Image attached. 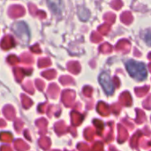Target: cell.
<instances>
[{"label":"cell","mask_w":151,"mask_h":151,"mask_svg":"<svg viewBox=\"0 0 151 151\" xmlns=\"http://www.w3.org/2000/svg\"><path fill=\"white\" fill-rule=\"evenodd\" d=\"M48 5L54 14L59 15L63 10L62 0H47Z\"/></svg>","instance_id":"obj_4"},{"label":"cell","mask_w":151,"mask_h":151,"mask_svg":"<svg viewBox=\"0 0 151 151\" xmlns=\"http://www.w3.org/2000/svg\"><path fill=\"white\" fill-rule=\"evenodd\" d=\"M104 49H106V50H105V53H107L108 51H111V47L110 46V44H107V43H105V44H104V46H101V47H100V50H104Z\"/></svg>","instance_id":"obj_7"},{"label":"cell","mask_w":151,"mask_h":151,"mask_svg":"<svg viewBox=\"0 0 151 151\" xmlns=\"http://www.w3.org/2000/svg\"><path fill=\"white\" fill-rule=\"evenodd\" d=\"M99 82L102 85L104 92L107 95H112L114 92V87L113 83L111 80L110 74L107 72H103L101 75L99 76Z\"/></svg>","instance_id":"obj_3"},{"label":"cell","mask_w":151,"mask_h":151,"mask_svg":"<svg viewBox=\"0 0 151 151\" xmlns=\"http://www.w3.org/2000/svg\"><path fill=\"white\" fill-rule=\"evenodd\" d=\"M144 41L146 42V43L148 45H151V32L150 31H146L144 33V36H143Z\"/></svg>","instance_id":"obj_6"},{"label":"cell","mask_w":151,"mask_h":151,"mask_svg":"<svg viewBox=\"0 0 151 151\" xmlns=\"http://www.w3.org/2000/svg\"><path fill=\"white\" fill-rule=\"evenodd\" d=\"M12 30L23 43L26 44L29 42L30 34H29L28 27L25 22H16L12 26Z\"/></svg>","instance_id":"obj_2"},{"label":"cell","mask_w":151,"mask_h":151,"mask_svg":"<svg viewBox=\"0 0 151 151\" xmlns=\"http://www.w3.org/2000/svg\"><path fill=\"white\" fill-rule=\"evenodd\" d=\"M78 14L80 16V19L81 20H83V21H86L87 19H88V18L90 16V12L87 9H85L83 7L80 8L79 12H78Z\"/></svg>","instance_id":"obj_5"},{"label":"cell","mask_w":151,"mask_h":151,"mask_svg":"<svg viewBox=\"0 0 151 151\" xmlns=\"http://www.w3.org/2000/svg\"><path fill=\"white\" fill-rule=\"evenodd\" d=\"M148 90H149V88H146L145 90L143 89V90H142V92H143V91H145V92H147ZM139 91H140V89H139V88L135 90V92H136V93H139ZM143 96V95H142V94H140V93H139V96Z\"/></svg>","instance_id":"obj_8"},{"label":"cell","mask_w":151,"mask_h":151,"mask_svg":"<svg viewBox=\"0 0 151 151\" xmlns=\"http://www.w3.org/2000/svg\"><path fill=\"white\" fill-rule=\"evenodd\" d=\"M127 70L131 77L142 81L147 78V70L145 65L141 62H136L134 60H129L126 64Z\"/></svg>","instance_id":"obj_1"}]
</instances>
